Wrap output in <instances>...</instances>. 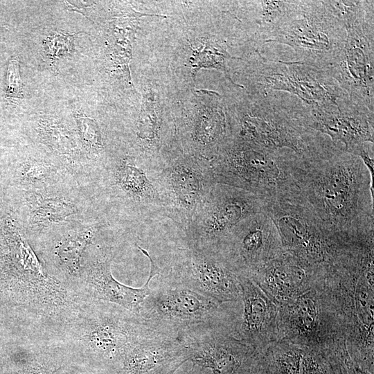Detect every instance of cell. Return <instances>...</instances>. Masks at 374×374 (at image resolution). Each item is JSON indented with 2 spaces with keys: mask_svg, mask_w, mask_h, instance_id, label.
<instances>
[{
  "mask_svg": "<svg viewBox=\"0 0 374 374\" xmlns=\"http://www.w3.org/2000/svg\"><path fill=\"white\" fill-rule=\"evenodd\" d=\"M372 180L362 159L342 150L306 163L297 188L324 228L350 240L374 233Z\"/></svg>",
  "mask_w": 374,
  "mask_h": 374,
  "instance_id": "cell-1",
  "label": "cell"
},
{
  "mask_svg": "<svg viewBox=\"0 0 374 374\" xmlns=\"http://www.w3.org/2000/svg\"><path fill=\"white\" fill-rule=\"evenodd\" d=\"M374 234L346 242L326 267L324 287L354 363L374 374Z\"/></svg>",
  "mask_w": 374,
  "mask_h": 374,
  "instance_id": "cell-2",
  "label": "cell"
},
{
  "mask_svg": "<svg viewBox=\"0 0 374 374\" xmlns=\"http://www.w3.org/2000/svg\"><path fill=\"white\" fill-rule=\"evenodd\" d=\"M248 109L229 118V137L269 150H289L310 163L344 150L330 138L306 127L292 105L273 92L256 94Z\"/></svg>",
  "mask_w": 374,
  "mask_h": 374,
  "instance_id": "cell-3",
  "label": "cell"
},
{
  "mask_svg": "<svg viewBox=\"0 0 374 374\" xmlns=\"http://www.w3.org/2000/svg\"><path fill=\"white\" fill-rule=\"evenodd\" d=\"M306 162L289 150H269L229 137L210 161L214 182L268 202L297 191Z\"/></svg>",
  "mask_w": 374,
  "mask_h": 374,
  "instance_id": "cell-4",
  "label": "cell"
},
{
  "mask_svg": "<svg viewBox=\"0 0 374 374\" xmlns=\"http://www.w3.org/2000/svg\"><path fill=\"white\" fill-rule=\"evenodd\" d=\"M241 301L220 303L166 277L151 289L139 315L152 330L170 337L204 325H221L236 330Z\"/></svg>",
  "mask_w": 374,
  "mask_h": 374,
  "instance_id": "cell-5",
  "label": "cell"
},
{
  "mask_svg": "<svg viewBox=\"0 0 374 374\" xmlns=\"http://www.w3.org/2000/svg\"><path fill=\"white\" fill-rule=\"evenodd\" d=\"M346 39V27L328 1H291L263 43L289 46L300 61L327 70L338 60Z\"/></svg>",
  "mask_w": 374,
  "mask_h": 374,
  "instance_id": "cell-6",
  "label": "cell"
},
{
  "mask_svg": "<svg viewBox=\"0 0 374 374\" xmlns=\"http://www.w3.org/2000/svg\"><path fill=\"white\" fill-rule=\"evenodd\" d=\"M346 39L336 63L327 69L355 103L374 112V1H335Z\"/></svg>",
  "mask_w": 374,
  "mask_h": 374,
  "instance_id": "cell-7",
  "label": "cell"
},
{
  "mask_svg": "<svg viewBox=\"0 0 374 374\" xmlns=\"http://www.w3.org/2000/svg\"><path fill=\"white\" fill-rule=\"evenodd\" d=\"M69 343L115 369L129 346L150 329L141 317L118 305L87 299L65 326Z\"/></svg>",
  "mask_w": 374,
  "mask_h": 374,
  "instance_id": "cell-8",
  "label": "cell"
},
{
  "mask_svg": "<svg viewBox=\"0 0 374 374\" xmlns=\"http://www.w3.org/2000/svg\"><path fill=\"white\" fill-rule=\"evenodd\" d=\"M283 249L311 265L326 267L346 242L328 232L297 190L269 203Z\"/></svg>",
  "mask_w": 374,
  "mask_h": 374,
  "instance_id": "cell-9",
  "label": "cell"
},
{
  "mask_svg": "<svg viewBox=\"0 0 374 374\" xmlns=\"http://www.w3.org/2000/svg\"><path fill=\"white\" fill-rule=\"evenodd\" d=\"M269 203L250 192L215 184L184 233V246L218 251L239 223L252 215L267 212Z\"/></svg>",
  "mask_w": 374,
  "mask_h": 374,
  "instance_id": "cell-10",
  "label": "cell"
},
{
  "mask_svg": "<svg viewBox=\"0 0 374 374\" xmlns=\"http://www.w3.org/2000/svg\"><path fill=\"white\" fill-rule=\"evenodd\" d=\"M323 282L278 306V339L324 352L345 339Z\"/></svg>",
  "mask_w": 374,
  "mask_h": 374,
  "instance_id": "cell-11",
  "label": "cell"
},
{
  "mask_svg": "<svg viewBox=\"0 0 374 374\" xmlns=\"http://www.w3.org/2000/svg\"><path fill=\"white\" fill-rule=\"evenodd\" d=\"M252 64L256 94L287 91L308 106L336 104L349 97L328 71L302 61L270 60L256 51Z\"/></svg>",
  "mask_w": 374,
  "mask_h": 374,
  "instance_id": "cell-12",
  "label": "cell"
},
{
  "mask_svg": "<svg viewBox=\"0 0 374 374\" xmlns=\"http://www.w3.org/2000/svg\"><path fill=\"white\" fill-rule=\"evenodd\" d=\"M163 215L185 233L214 182L210 162L179 154L159 173Z\"/></svg>",
  "mask_w": 374,
  "mask_h": 374,
  "instance_id": "cell-13",
  "label": "cell"
},
{
  "mask_svg": "<svg viewBox=\"0 0 374 374\" xmlns=\"http://www.w3.org/2000/svg\"><path fill=\"white\" fill-rule=\"evenodd\" d=\"M170 269L166 278L220 303L241 301V274L218 251L184 246Z\"/></svg>",
  "mask_w": 374,
  "mask_h": 374,
  "instance_id": "cell-14",
  "label": "cell"
},
{
  "mask_svg": "<svg viewBox=\"0 0 374 374\" xmlns=\"http://www.w3.org/2000/svg\"><path fill=\"white\" fill-rule=\"evenodd\" d=\"M186 362L210 374H246L258 352L238 338L235 328L204 325L179 335Z\"/></svg>",
  "mask_w": 374,
  "mask_h": 374,
  "instance_id": "cell-15",
  "label": "cell"
},
{
  "mask_svg": "<svg viewBox=\"0 0 374 374\" xmlns=\"http://www.w3.org/2000/svg\"><path fill=\"white\" fill-rule=\"evenodd\" d=\"M299 115L306 127L328 136L349 154L356 156L365 144L373 143L374 112L349 97L336 104L308 106L302 103Z\"/></svg>",
  "mask_w": 374,
  "mask_h": 374,
  "instance_id": "cell-16",
  "label": "cell"
},
{
  "mask_svg": "<svg viewBox=\"0 0 374 374\" xmlns=\"http://www.w3.org/2000/svg\"><path fill=\"white\" fill-rule=\"evenodd\" d=\"M139 249L149 259V277L139 288L127 286L118 281L111 270L113 247L108 244L94 245L87 249L83 260L79 291L87 299L114 303L139 314L141 305L151 291L150 281L161 274V269L148 251L139 245Z\"/></svg>",
  "mask_w": 374,
  "mask_h": 374,
  "instance_id": "cell-17",
  "label": "cell"
},
{
  "mask_svg": "<svg viewBox=\"0 0 374 374\" xmlns=\"http://www.w3.org/2000/svg\"><path fill=\"white\" fill-rule=\"evenodd\" d=\"M283 251L278 231L267 212L252 215L239 223L218 249L241 275L246 276Z\"/></svg>",
  "mask_w": 374,
  "mask_h": 374,
  "instance_id": "cell-18",
  "label": "cell"
},
{
  "mask_svg": "<svg viewBox=\"0 0 374 374\" xmlns=\"http://www.w3.org/2000/svg\"><path fill=\"white\" fill-rule=\"evenodd\" d=\"M109 170L112 193L137 217L148 220L163 215L159 170L131 154L119 158Z\"/></svg>",
  "mask_w": 374,
  "mask_h": 374,
  "instance_id": "cell-19",
  "label": "cell"
},
{
  "mask_svg": "<svg viewBox=\"0 0 374 374\" xmlns=\"http://www.w3.org/2000/svg\"><path fill=\"white\" fill-rule=\"evenodd\" d=\"M326 267L311 265L283 251L247 276L278 306L305 293L324 278Z\"/></svg>",
  "mask_w": 374,
  "mask_h": 374,
  "instance_id": "cell-20",
  "label": "cell"
},
{
  "mask_svg": "<svg viewBox=\"0 0 374 374\" xmlns=\"http://www.w3.org/2000/svg\"><path fill=\"white\" fill-rule=\"evenodd\" d=\"M186 362L178 338L151 330L129 346L115 370L118 374H173Z\"/></svg>",
  "mask_w": 374,
  "mask_h": 374,
  "instance_id": "cell-21",
  "label": "cell"
},
{
  "mask_svg": "<svg viewBox=\"0 0 374 374\" xmlns=\"http://www.w3.org/2000/svg\"><path fill=\"white\" fill-rule=\"evenodd\" d=\"M240 283L241 312L235 335L259 352L278 340V307L250 278L240 275Z\"/></svg>",
  "mask_w": 374,
  "mask_h": 374,
  "instance_id": "cell-22",
  "label": "cell"
},
{
  "mask_svg": "<svg viewBox=\"0 0 374 374\" xmlns=\"http://www.w3.org/2000/svg\"><path fill=\"white\" fill-rule=\"evenodd\" d=\"M258 358L265 374H341L328 353L284 339L266 346Z\"/></svg>",
  "mask_w": 374,
  "mask_h": 374,
  "instance_id": "cell-23",
  "label": "cell"
},
{
  "mask_svg": "<svg viewBox=\"0 0 374 374\" xmlns=\"http://www.w3.org/2000/svg\"><path fill=\"white\" fill-rule=\"evenodd\" d=\"M99 230L96 224L71 231L59 238L53 247L61 278L78 291L87 249L91 246Z\"/></svg>",
  "mask_w": 374,
  "mask_h": 374,
  "instance_id": "cell-24",
  "label": "cell"
},
{
  "mask_svg": "<svg viewBox=\"0 0 374 374\" xmlns=\"http://www.w3.org/2000/svg\"><path fill=\"white\" fill-rule=\"evenodd\" d=\"M30 215L32 224L43 228L62 222L75 213L73 204L59 197L30 195Z\"/></svg>",
  "mask_w": 374,
  "mask_h": 374,
  "instance_id": "cell-25",
  "label": "cell"
},
{
  "mask_svg": "<svg viewBox=\"0 0 374 374\" xmlns=\"http://www.w3.org/2000/svg\"><path fill=\"white\" fill-rule=\"evenodd\" d=\"M232 60L242 59L233 57L227 51V46L224 41L207 40L204 47L195 54L192 64L196 70L205 67L221 71L234 85L243 88L235 84L231 78L229 62Z\"/></svg>",
  "mask_w": 374,
  "mask_h": 374,
  "instance_id": "cell-26",
  "label": "cell"
},
{
  "mask_svg": "<svg viewBox=\"0 0 374 374\" xmlns=\"http://www.w3.org/2000/svg\"><path fill=\"white\" fill-rule=\"evenodd\" d=\"M80 140L83 148L92 158L97 159L105 150V143L97 122L86 116H75Z\"/></svg>",
  "mask_w": 374,
  "mask_h": 374,
  "instance_id": "cell-27",
  "label": "cell"
},
{
  "mask_svg": "<svg viewBox=\"0 0 374 374\" xmlns=\"http://www.w3.org/2000/svg\"><path fill=\"white\" fill-rule=\"evenodd\" d=\"M258 8L259 40L263 41L287 11L291 1L265 0L256 1Z\"/></svg>",
  "mask_w": 374,
  "mask_h": 374,
  "instance_id": "cell-28",
  "label": "cell"
},
{
  "mask_svg": "<svg viewBox=\"0 0 374 374\" xmlns=\"http://www.w3.org/2000/svg\"><path fill=\"white\" fill-rule=\"evenodd\" d=\"M42 125L41 135L44 140L60 153L73 157L75 152V143L64 127L51 123H44Z\"/></svg>",
  "mask_w": 374,
  "mask_h": 374,
  "instance_id": "cell-29",
  "label": "cell"
},
{
  "mask_svg": "<svg viewBox=\"0 0 374 374\" xmlns=\"http://www.w3.org/2000/svg\"><path fill=\"white\" fill-rule=\"evenodd\" d=\"M328 353L336 362L341 374H371L363 371L354 363L347 350L345 339Z\"/></svg>",
  "mask_w": 374,
  "mask_h": 374,
  "instance_id": "cell-30",
  "label": "cell"
},
{
  "mask_svg": "<svg viewBox=\"0 0 374 374\" xmlns=\"http://www.w3.org/2000/svg\"><path fill=\"white\" fill-rule=\"evenodd\" d=\"M51 172L50 166L42 162L30 161L26 163L22 170L23 179L29 183L41 181Z\"/></svg>",
  "mask_w": 374,
  "mask_h": 374,
  "instance_id": "cell-31",
  "label": "cell"
},
{
  "mask_svg": "<svg viewBox=\"0 0 374 374\" xmlns=\"http://www.w3.org/2000/svg\"><path fill=\"white\" fill-rule=\"evenodd\" d=\"M7 75L8 93L14 98H19L22 92V86L19 74V64L16 60L10 62Z\"/></svg>",
  "mask_w": 374,
  "mask_h": 374,
  "instance_id": "cell-32",
  "label": "cell"
},
{
  "mask_svg": "<svg viewBox=\"0 0 374 374\" xmlns=\"http://www.w3.org/2000/svg\"><path fill=\"white\" fill-rule=\"evenodd\" d=\"M173 374H210L206 370L188 362L183 364Z\"/></svg>",
  "mask_w": 374,
  "mask_h": 374,
  "instance_id": "cell-33",
  "label": "cell"
},
{
  "mask_svg": "<svg viewBox=\"0 0 374 374\" xmlns=\"http://www.w3.org/2000/svg\"><path fill=\"white\" fill-rule=\"evenodd\" d=\"M19 374H51L49 370L44 365L39 363L34 364L30 367L24 369Z\"/></svg>",
  "mask_w": 374,
  "mask_h": 374,
  "instance_id": "cell-34",
  "label": "cell"
},
{
  "mask_svg": "<svg viewBox=\"0 0 374 374\" xmlns=\"http://www.w3.org/2000/svg\"><path fill=\"white\" fill-rule=\"evenodd\" d=\"M246 374H265L258 360V355H256L254 363L253 364L250 370Z\"/></svg>",
  "mask_w": 374,
  "mask_h": 374,
  "instance_id": "cell-35",
  "label": "cell"
}]
</instances>
